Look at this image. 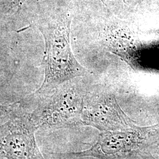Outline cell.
Masks as SVG:
<instances>
[{"mask_svg":"<svg viewBox=\"0 0 159 159\" xmlns=\"http://www.w3.org/2000/svg\"><path fill=\"white\" fill-rule=\"evenodd\" d=\"M129 159H156L148 150H143L133 155Z\"/></svg>","mask_w":159,"mask_h":159,"instance_id":"52a82bcc","label":"cell"},{"mask_svg":"<svg viewBox=\"0 0 159 159\" xmlns=\"http://www.w3.org/2000/svg\"><path fill=\"white\" fill-rule=\"evenodd\" d=\"M136 125L121 108L113 92L106 89L86 92L81 125L109 131L126 130Z\"/></svg>","mask_w":159,"mask_h":159,"instance_id":"5b68a950","label":"cell"},{"mask_svg":"<svg viewBox=\"0 0 159 159\" xmlns=\"http://www.w3.org/2000/svg\"><path fill=\"white\" fill-rule=\"evenodd\" d=\"M71 19L68 14H61L40 20L30 25L42 34L44 41V52L42 64L44 77L34 94L49 93L64 83L84 76L87 69L77 60L70 44Z\"/></svg>","mask_w":159,"mask_h":159,"instance_id":"6da1fadb","label":"cell"},{"mask_svg":"<svg viewBox=\"0 0 159 159\" xmlns=\"http://www.w3.org/2000/svg\"><path fill=\"white\" fill-rule=\"evenodd\" d=\"M21 106L0 125V158L45 159L36 141L37 129Z\"/></svg>","mask_w":159,"mask_h":159,"instance_id":"277c9868","label":"cell"},{"mask_svg":"<svg viewBox=\"0 0 159 159\" xmlns=\"http://www.w3.org/2000/svg\"><path fill=\"white\" fill-rule=\"evenodd\" d=\"M85 94L74 79L46 94H33L39 100L36 107L27 112L29 117L37 130L80 126Z\"/></svg>","mask_w":159,"mask_h":159,"instance_id":"7a4b0ae2","label":"cell"},{"mask_svg":"<svg viewBox=\"0 0 159 159\" xmlns=\"http://www.w3.org/2000/svg\"><path fill=\"white\" fill-rule=\"evenodd\" d=\"M159 144V124L135 125L123 130L102 131L89 150L70 154L98 159H129L133 155Z\"/></svg>","mask_w":159,"mask_h":159,"instance_id":"3957f363","label":"cell"},{"mask_svg":"<svg viewBox=\"0 0 159 159\" xmlns=\"http://www.w3.org/2000/svg\"><path fill=\"white\" fill-rule=\"evenodd\" d=\"M20 105V102L0 104V125L10 119Z\"/></svg>","mask_w":159,"mask_h":159,"instance_id":"8992f818","label":"cell"}]
</instances>
